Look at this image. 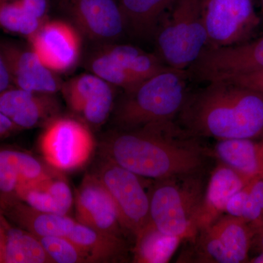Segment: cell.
<instances>
[{
	"mask_svg": "<svg viewBox=\"0 0 263 263\" xmlns=\"http://www.w3.org/2000/svg\"><path fill=\"white\" fill-rule=\"evenodd\" d=\"M200 138L191 136L176 120L130 130L115 129L100 144L103 160L148 181L205 171L214 158Z\"/></svg>",
	"mask_w": 263,
	"mask_h": 263,
	"instance_id": "6da1fadb",
	"label": "cell"
},
{
	"mask_svg": "<svg viewBox=\"0 0 263 263\" xmlns=\"http://www.w3.org/2000/svg\"><path fill=\"white\" fill-rule=\"evenodd\" d=\"M189 91L176 121L196 138H263V93L219 80Z\"/></svg>",
	"mask_w": 263,
	"mask_h": 263,
	"instance_id": "7a4b0ae2",
	"label": "cell"
},
{
	"mask_svg": "<svg viewBox=\"0 0 263 263\" xmlns=\"http://www.w3.org/2000/svg\"><path fill=\"white\" fill-rule=\"evenodd\" d=\"M186 70L169 68L124 91L114 105L115 129L130 130L176 120L189 92Z\"/></svg>",
	"mask_w": 263,
	"mask_h": 263,
	"instance_id": "3957f363",
	"label": "cell"
},
{
	"mask_svg": "<svg viewBox=\"0 0 263 263\" xmlns=\"http://www.w3.org/2000/svg\"><path fill=\"white\" fill-rule=\"evenodd\" d=\"M205 171L151 181L150 221L162 233L183 240L197 234L208 182Z\"/></svg>",
	"mask_w": 263,
	"mask_h": 263,
	"instance_id": "277c9868",
	"label": "cell"
},
{
	"mask_svg": "<svg viewBox=\"0 0 263 263\" xmlns=\"http://www.w3.org/2000/svg\"><path fill=\"white\" fill-rule=\"evenodd\" d=\"M201 0H176L160 22L154 41L155 53L167 67L186 70L207 46Z\"/></svg>",
	"mask_w": 263,
	"mask_h": 263,
	"instance_id": "5b68a950",
	"label": "cell"
},
{
	"mask_svg": "<svg viewBox=\"0 0 263 263\" xmlns=\"http://www.w3.org/2000/svg\"><path fill=\"white\" fill-rule=\"evenodd\" d=\"M256 230L240 217L226 214L197 231L178 262H247Z\"/></svg>",
	"mask_w": 263,
	"mask_h": 263,
	"instance_id": "8992f818",
	"label": "cell"
},
{
	"mask_svg": "<svg viewBox=\"0 0 263 263\" xmlns=\"http://www.w3.org/2000/svg\"><path fill=\"white\" fill-rule=\"evenodd\" d=\"M89 70L114 86L129 91L171 68L155 53L127 44L107 43L90 59Z\"/></svg>",
	"mask_w": 263,
	"mask_h": 263,
	"instance_id": "52a82bcc",
	"label": "cell"
},
{
	"mask_svg": "<svg viewBox=\"0 0 263 263\" xmlns=\"http://www.w3.org/2000/svg\"><path fill=\"white\" fill-rule=\"evenodd\" d=\"M206 47L233 46L251 40L260 23L254 0H201Z\"/></svg>",
	"mask_w": 263,
	"mask_h": 263,
	"instance_id": "ba28073f",
	"label": "cell"
},
{
	"mask_svg": "<svg viewBox=\"0 0 263 263\" xmlns=\"http://www.w3.org/2000/svg\"><path fill=\"white\" fill-rule=\"evenodd\" d=\"M96 175L113 198L123 228L135 240L150 222L149 198L143 183L145 179L105 160Z\"/></svg>",
	"mask_w": 263,
	"mask_h": 263,
	"instance_id": "9c48e42d",
	"label": "cell"
},
{
	"mask_svg": "<svg viewBox=\"0 0 263 263\" xmlns=\"http://www.w3.org/2000/svg\"><path fill=\"white\" fill-rule=\"evenodd\" d=\"M94 146V138L87 124L70 117L57 116L52 119L40 138L43 157L59 171H73L84 165Z\"/></svg>",
	"mask_w": 263,
	"mask_h": 263,
	"instance_id": "30bf717a",
	"label": "cell"
},
{
	"mask_svg": "<svg viewBox=\"0 0 263 263\" xmlns=\"http://www.w3.org/2000/svg\"><path fill=\"white\" fill-rule=\"evenodd\" d=\"M263 70V36L226 47H205L186 70L189 81L209 83Z\"/></svg>",
	"mask_w": 263,
	"mask_h": 263,
	"instance_id": "8fae6325",
	"label": "cell"
},
{
	"mask_svg": "<svg viewBox=\"0 0 263 263\" xmlns=\"http://www.w3.org/2000/svg\"><path fill=\"white\" fill-rule=\"evenodd\" d=\"M28 40L32 51L53 72L70 70L79 61L81 51L80 33L65 21H45Z\"/></svg>",
	"mask_w": 263,
	"mask_h": 263,
	"instance_id": "7c38bea8",
	"label": "cell"
},
{
	"mask_svg": "<svg viewBox=\"0 0 263 263\" xmlns=\"http://www.w3.org/2000/svg\"><path fill=\"white\" fill-rule=\"evenodd\" d=\"M114 87L94 73H85L67 81L62 90L70 110L88 126L100 127L113 112Z\"/></svg>",
	"mask_w": 263,
	"mask_h": 263,
	"instance_id": "4fadbf2b",
	"label": "cell"
},
{
	"mask_svg": "<svg viewBox=\"0 0 263 263\" xmlns=\"http://www.w3.org/2000/svg\"><path fill=\"white\" fill-rule=\"evenodd\" d=\"M76 219L79 222L101 233L125 238L113 198L96 174L83 179L75 197Z\"/></svg>",
	"mask_w": 263,
	"mask_h": 263,
	"instance_id": "5bb4252c",
	"label": "cell"
},
{
	"mask_svg": "<svg viewBox=\"0 0 263 263\" xmlns=\"http://www.w3.org/2000/svg\"><path fill=\"white\" fill-rule=\"evenodd\" d=\"M63 1L77 28L91 39L112 43L127 32L124 15L116 0Z\"/></svg>",
	"mask_w": 263,
	"mask_h": 263,
	"instance_id": "9a60e30c",
	"label": "cell"
},
{
	"mask_svg": "<svg viewBox=\"0 0 263 263\" xmlns=\"http://www.w3.org/2000/svg\"><path fill=\"white\" fill-rule=\"evenodd\" d=\"M53 174L30 154L0 146V205L3 209L19 202V194L24 189Z\"/></svg>",
	"mask_w": 263,
	"mask_h": 263,
	"instance_id": "2e32d148",
	"label": "cell"
},
{
	"mask_svg": "<svg viewBox=\"0 0 263 263\" xmlns=\"http://www.w3.org/2000/svg\"><path fill=\"white\" fill-rule=\"evenodd\" d=\"M0 51L15 87L48 94H54L61 89L54 72L43 65L32 48L27 49L9 41H0Z\"/></svg>",
	"mask_w": 263,
	"mask_h": 263,
	"instance_id": "e0dca14e",
	"label": "cell"
},
{
	"mask_svg": "<svg viewBox=\"0 0 263 263\" xmlns=\"http://www.w3.org/2000/svg\"><path fill=\"white\" fill-rule=\"evenodd\" d=\"M53 95L12 86L0 93V111L20 129L46 124L60 110L58 100Z\"/></svg>",
	"mask_w": 263,
	"mask_h": 263,
	"instance_id": "ac0fdd59",
	"label": "cell"
},
{
	"mask_svg": "<svg viewBox=\"0 0 263 263\" xmlns=\"http://www.w3.org/2000/svg\"><path fill=\"white\" fill-rule=\"evenodd\" d=\"M250 179L219 162L208 179L197 219V231L210 226L222 216L230 197L243 188Z\"/></svg>",
	"mask_w": 263,
	"mask_h": 263,
	"instance_id": "d6986e66",
	"label": "cell"
},
{
	"mask_svg": "<svg viewBox=\"0 0 263 263\" xmlns=\"http://www.w3.org/2000/svg\"><path fill=\"white\" fill-rule=\"evenodd\" d=\"M67 238L80 249L88 262L127 260L129 248L125 238L101 233L78 221Z\"/></svg>",
	"mask_w": 263,
	"mask_h": 263,
	"instance_id": "ffe728a7",
	"label": "cell"
},
{
	"mask_svg": "<svg viewBox=\"0 0 263 263\" xmlns=\"http://www.w3.org/2000/svg\"><path fill=\"white\" fill-rule=\"evenodd\" d=\"M18 201L40 212L67 215L72 209L73 195L66 180L53 174L22 190Z\"/></svg>",
	"mask_w": 263,
	"mask_h": 263,
	"instance_id": "44dd1931",
	"label": "cell"
},
{
	"mask_svg": "<svg viewBox=\"0 0 263 263\" xmlns=\"http://www.w3.org/2000/svg\"><path fill=\"white\" fill-rule=\"evenodd\" d=\"M214 158L249 179L263 176V138L218 141Z\"/></svg>",
	"mask_w": 263,
	"mask_h": 263,
	"instance_id": "7402d4cb",
	"label": "cell"
},
{
	"mask_svg": "<svg viewBox=\"0 0 263 263\" xmlns=\"http://www.w3.org/2000/svg\"><path fill=\"white\" fill-rule=\"evenodd\" d=\"M3 212L8 220L37 237L67 238L77 222L67 215L40 212L22 202L8 205Z\"/></svg>",
	"mask_w": 263,
	"mask_h": 263,
	"instance_id": "603a6c76",
	"label": "cell"
},
{
	"mask_svg": "<svg viewBox=\"0 0 263 263\" xmlns=\"http://www.w3.org/2000/svg\"><path fill=\"white\" fill-rule=\"evenodd\" d=\"M176 0H118L127 31L135 37L150 40Z\"/></svg>",
	"mask_w": 263,
	"mask_h": 263,
	"instance_id": "cb8c5ba5",
	"label": "cell"
},
{
	"mask_svg": "<svg viewBox=\"0 0 263 263\" xmlns=\"http://www.w3.org/2000/svg\"><path fill=\"white\" fill-rule=\"evenodd\" d=\"M3 263H53L35 235L10 224L5 216Z\"/></svg>",
	"mask_w": 263,
	"mask_h": 263,
	"instance_id": "d4e9b609",
	"label": "cell"
},
{
	"mask_svg": "<svg viewBox=\"0 0 263 263\" xmlns=\"http://www.w3.org/2000/svg\"><path fill=\"white\" fill-rule=\"evenodd\" d=\"M182 240L162 233L150 221L135 239L133 260L138 263L168 262Z\"/></svg>",
	"mask_w": 263,
	"mask_h": 263,
	"instance_id": "484cf974",
	"label": "cell"
},
{
	"mask_svg": "<svg viewBox=\"0 0 263 263\" xmlns=\"http://www.w3.org/2000/svg\"><path fill=\"white\" fill-rule=\"evenodd\" d=\"M43 22L26 11L19 0H0V28L7 32L29 39Z\"/></svg>",
	"mask_w": 263,
	"mask_h": 263,
	"instance_id": "4316f807",
	"label": "cell"
},
{
	"mask_svg": "<svg viewBox=\"0 0 263 263\" xmlns=\"http://www.w3.org/2000/svg\"><path fill=\"white\" fill-rule=\"evenodd\" d=\"M53 263L88 262L80 249L65 237H38Z\"/></svg>",
	"mask_w": 263,
	"mask_h": 263,
	"instance_id": "83f0119b",
	"label": "cell"
},
{
	"mask_svg": "<svg viewBox=\"0 0 263 263\" xmlns=\"http://www.w3.org/2000/svg\"><path fill=\"white\" fill-rule=\"evenodd\" d=\"M247 185L248 193L242 218L254 228L263 215V176L252 178Z\"/></svg>",
	"mask_w": 263,
	"mask_h": 263,
	"instance_id": "f1b7e54d",
	"label": "cell"
},
{
	"mask_svg": "<svg viewBox=\"0 0 263 263\" xmlns=\"http://www.w3.org/2000/svg\"><path fill=\"white\" fill-rule=\"evenodd\" d=\"M233 84L263 93V70L224 79Z\"/></svg>",
	"mask_w": 263,
	"mask_h": 263,
	"instance_id": "f546056e",
	"label": "cell"
},
{
	"mask_svg": "<svg viewBox=\"0 0 263 263\" xmlns=\"http://www.w3.org/2000/svg\"><path fill=\"white\" fill-rule=\"evenodd\" d=\"M248 183L243 188L230 197L226 207L224 213L235 217H243L247 193H248Z\"/></svg>",
	"mask_w": 263,
	"mask_h": 263,
	"instance_id": "4dcf8cb0",
	"label": "cell"
},
{
	"mask_svg": "<svg viewBox=\"0 0 263 263\" xmlns=\"http://www.w3.org/2000/svg\"><path fill=\"white\" fill-rule=\"evenodd\" d=\"M26 11L41 22L46 19L48 0H19Z\"/></svg>",
	"mask_w": 263,
	"mask_h": 263,
	"instance_id": "1f68e13d",
	"label": "cell"
},
{
	"mask_svg": "<svg viewBox=\"0 0 263 263\" xmlns=\"http://www.w3.org/2000/svg\"><path fill=\"white\" fill-rule=\"evenodd\" d=\"M12 81L10 79L8 67L0 51V93L12 87Z\"/></svg>",
	"mask_w": 263,
	"mask_h": 263,
	"instance_id": "d6a6232c",
	"label": "cell"
},
{
	"mask_svg": "<svg viewBox=\"0 0 263 263\" xmlns=\"http://www.w3.org/2000/svg\"><path fill=\"white\" fill-rule=\"evenodd\" d=\"M18 130L21 129L0 111V138H7Z\"/></svg>",
	"mask_w": 263,
	"mask_h": 263,
	"instance_id": "836d02e7",
	"label": "cell"
},
{
	"mask_svg": "<svg viewBox=\"0 0 263 263\" xmlns=\"http://www.w3.org/2000/svg\"><path fill=\"white\" fill-rule=\"evenodd\" d=\"M5 216L3 208L0 205V263L3 262V243H4V224Z\"/></svg>",
	"mask_w": 263,
	"mask_h": 263,
	"instance_id": "e575fe53",
	"label": "cell"
},
{
	"mask_svg": "<svg viewBox=\"0 0 263 263\" xmlns=\"http://www.w3.org/2000/svg\"><path fill=\"white\" fill-rule=\"evenodd\" d=\"M254 237H255L256 240H257V242H258L261 249L263 250V226L256 230Z\"/></svg>",
	"mask_w": 263,
	"mask_h": 263,
	"instance_id": "d590c367",
	"label": "cell"
},
{
	"mask_svg": "<svg viewBox=\"0 0 263 263\" xmlns=\"http://www.w3.org/2000/svg\"><path fill=\"white\" fill-rule=\"evenodd\" d=\"M249 262L263 263V250L259 255L256 256L254 258L251 259Z\"/></svg>",
	"mask_w": 263,
	"mask_h": 263,
	"instance_id": "8d00e7d4",
	"label": "cell"
},
{
	"mask_svg": "<svg viewBox=\"0 0 263 263\" xmlns=\"http://www.w3.org/2000/svg\"><path fill=\"white\" fill-rule=\"evenodd\" d=\"M263 226V215L262 216V218H261L260 220L259 221V222L257 223V224H256V226L254 227V229L255 230H257L258 229V228H261V227Z\"/></svg>",
	"mask_w": 263,
	"mask_h": 263,
	"instance_id": "74e56055",
	"label": "cell"
},
{
	"mask_svg": "<svg viewBox=\"0 0 263 263\" xmlns=\"http://www.w3.org/2000/svg\"><path fill=\"white\" fill-rule=\"evenodd\" d=\"M259 5H260L261 13H262V16L263 18V0H258Z\"/></svg>",
	"mask_w": 263,
	"mask_h": 263,
	"instance_id": "f35d334b",
	"label": "cell"
}]
</instances>
